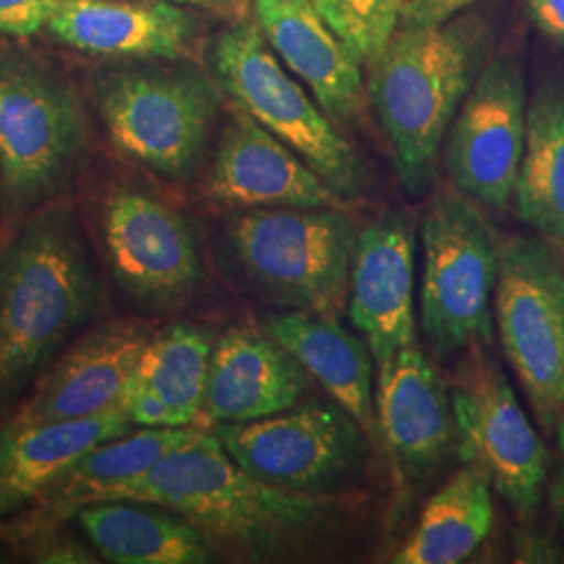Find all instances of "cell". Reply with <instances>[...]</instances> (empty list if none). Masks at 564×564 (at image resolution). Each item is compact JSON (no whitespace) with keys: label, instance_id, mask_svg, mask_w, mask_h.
Masks as SVG:
<instances>
[{"label":"cell","instance_id":"ba28073f","mask_svg":"<svg viewBox=\"0 0 564 564\" xmlns=\"http://www.w3.org/2000/svg\"><path fill=\"white\" fill-rule=\"evenodd\" d=\"M214 67L235 105L289 144L337 195L354 197L362 191L358 153L302 84L282 69L258 23L239 21L224 30L214 44Z\"/></svg>","mask_w":564,"mask_h":564},{"label":"cell","instance_id":"836d02e7","mask_svg":"<svg viewBox=\"0 0 564 564\" xmlns=\"http://www.w3.org/2000/svg\"><path fill=\"white\" fill-rule=\"evenodd\" d=\"M556 431H558V442H561V449H563V454H564V414H563V419H561V423H558V429H556ZM561 498H563V502H564V475H563V487H561Z\"/></svg>","mask_w":564,"mask_h":564},{"label":"cell","instance_id":"e0dca14e","mask_svg":"<svg viewBox=\"0 0 564 564\" xmlns=\"http://www.w3.org/2000/svg\"><path fill=\"white\" fill-rule=\"evenodd\" d=\"M207 431L191 426H167L130 431L105 442L72 464L55 484L13 517L0 521V542L23 545L42 533L61 529L82 508L113 496L123 485L141 479L170 452L193 444Z\"/></svg>","mask_w":564,"mask_h":564},{"label":"cell","instance_id":"6da1fadb","mask_svg":"<svg viewBox=\"0 0 564 564\" xmlns=\"http://www.w3.org/2000/svg\"><path fill=\"white\" fill-rule=\"evenodd\" d=\"M107 500L163 506L193 524L214 556L239 563L300 554L335 523L343 506L337 494H297L253 477L212 431L170 452Z\"/></svg>","mask_w":564,"mask_h":564},{"label":"cell","instance_id":"1f68e13d","mask_svg":"<svg viewBox=\"0 0 564 564\" xmlns=\"http://www.w3.org/2000/svg\"><path fill=\"white\" fill-rule=\"evenodd\" d=\"M531 21L550 41L564 46V0H524Z\"/></svg>","mask_w":564,"mask_h":564},{"label":"cell","instance_id":"7402d4cb","mask_svg":"<svg viewBox=\"0 0 564 564\" xmlns=\"http://www.w3.org/2000/svg\"><path fill=\"white\" fill-rule=\"evenodd\" d=\"M214 339L193 324H167L149 335L121 408L149 429L191 426L205 410Z\"/></svg>","mask_w":564,"mask_h":564},{"label":"cell","instance_id":"44dd1931","mask_svg":"<svg viewBox=\"0 0 564 564\" xmlns=\"http://www.w3.org/2000/svg\"><path fill=\"white\" fill-rule=\"evenodd\" d=\"M312 377L262 328L235 326L214 341L203 414L214 424L249 423L297 405Z\"/></svg>","mask_w":564,"mask_h":564},{"label":"cell","instance_id":"603a6c76","mask_svg":"<svg viewBox=\"0 0 564 564\" xmlns=\"http://www.w3.org/2000/svg\"><path fill=\"white\" fill-rule=\"evenodd\" d=\"M260 328L295 356L307 375L362 426L370 440L379 437L372 354L364 339L339 323L337 314L282 310L265 314Z\"/></svg>","mask_w":564,"mask_h":564},{"label":"cell","instance_id":"f546056e","mask_svg":"<svg viewBox=\"0 0 564 564\" xmlns=\"http://www.w3.org/2000/svg\"><path fill=\"white\" fill-rule=\"evenodd\" d=\"M20 547L34 563L93 564L99 561L90 547L63 533V529L42 533Z\"/></svg>","mask_w":564,"mask_h":564},{"label":"cell","instance_id":"277c9868","mask_svg":"<svg viewBox=\"0 0 564 564\" xmlns=\"http://www.w3.org/2000/svg\"><path fill=\"white\" fill-rule=\"evenodd\" d=\"M358 228L339 207H260L224 224V268L281 310L337 314L349 295Z\"/></svg>","mask_w":564,"mask_h":564},{"label":"cell","instance_id":"d6986e66","mask_svg":"<svg viewBox=\"0 0 564 564\" xmlns=\"http://www.w3.org/2000/svg\"><path fill=\"white\" fill-rule=\"evenodd\" d=\"M48 30L90 55L176 61L197 53L203 23L172 0H63Z\"/></svg>","mask_w":564,"mask_h":564},{"label":"cell","instance_id":"ac0fdd59","mask_svg":"<svg viewBox=\"0 0 564 564\" xmlns=\"http://www.w3.org/2000/svg\"><path fill=\"white\" fill-rule=\"evenodd\" d=\"M205 195L237 209L260 207H339L337 195L321 174L241 107L224 128Z\"/></svg>","mask_w":564,"mask_h":564},{"label":"cell","instance_id":"cb8c5ba5","mask_svg":"<svg viewBox=\"0 0 564 564\" xmlns=\"http://www.w3.org/2000/svg\"><path fill=\"white\" fill-rule=\"evenodd\" d=\"M132 429L121 405L78 421L4 426L0 433V521L32 505L93 447Z\"/></svg>","mask_w":564,"mask_h":564},{"label":"cell","instance_id":"7a4b0ae2","mask_svg":"<svg viewBox=\"0 0 564 564\" xmlns=\"http://www.w3.org/2000/svg\"><path fill=\"white\" fill-rule=\"evenodd\" d=\"M101 310V282L72 207H42L0 260V408L39 381Z\"/></svg>","mask_w":564,"mask_h":564},{"label":"cell","instance_id":"5bb4252c","mask_svg":"<svg viewBox=\"0 0 564 564\" xmlns=\"http://www.w3.org/2000/svg\"><path fill=\"white\" fill-rule=\"evenodd\" d=\"M151 333L132 318L90 328L48 366L7 426L78 421L118 408Z\"/></svg>","mask_w":564,"mask_h":564},{"label":"cell","instance_id":"30bf717a","mask_svg":"<svg viewBox=\"0 0 564 564\" xmlns=\"http://www.w3.org/2000/svg\"><path fill=\"white\" fill-rule=\"evenodd\" d=\"M228 456L265 484L297 494H333L362 470L368 435L337 403H297L212 431Z\"/></svg>","mask_w":564,"mask_h":564},{"label":"cell","instance_id":"8fae6325","mask_svg":"<svg viewBox=\"0 0 564 564\" xmlns=\"http://www.w3.org/2000/svg\"><path fill=\"white\" fill-rule=\"evenodd\" d=\"M456 452L481 468L512 510L529 514L544 498L547 449L512 384L484 347L466 354L452 387Z\"/></svg>","mask_w":564,"mask_h":564},{"label":"cell","instance_id":"9c48e42d","mask_svg":"<svg viewBox=\"0 0 564 564\" xmlns=\"http://www.w3.org/2000/svg\"><path fill=\"white\" fill-rule=\"evenodd\" d=\"M494 318L506 360L547 431L564 414V270L550 245L510 237L498 245Z\"/></svg>","mask_w":564,"mask_h":564},{"label":"cell","instance_id":"ffe728a7","mask_svg":"<svg viewBox=\"0 0 564 564\" xmlns=\"http://www.w3.org/2000/svg\"><path fill=\"white\" fill-rule=\"evenodd\" d=\"M263 39L310 88L333 121L360 120L366 109L362 63L328 28L312 0H251Z\"/></svg>","mask_w":564,"mask_h":564},{"label":"cell","instance_id":"d4e9b609","mask_svg":"<svg viewBox=\"0 0 564 564\" xmlns=\"http://www.w3.org/2000/svg\"><path fill=\"white\" fill-rule=\"evenodd\" d=\"M107 563L205 564L216 556L193 524L142 500H105L74 517Z\"/></svg>","mask_w":564,"mask_h":564},{"label":"cell","instance_id":"4fadbf2b","mask_svg":"<svg viewBox=\"0 0 564 564\" xmlns=\"http://www.w3.org/2000/svg\"><path fill=\"white\" fill-rule=\"evenodd\" d=\"M527 80L517 55L487 61L445 134L444 162L454 188L505 212L514 199L527 142Z\"/></svg>","mask_w":564,"mask_h":564},{"label":"cell","instance_id":"484cf974","mask_svg":"<svg viewBox=\"0 0 564 564\" xmlns=\"http://www.w3.org/2000/svg\"><path fill=\"white\" fill-rule=\"evenodd\" d=\"M491 484L475 464H464L426 502L421 521L393 564H458L484 544L494 524Z\"/></svg>","mask_w":564,"mask_h":564},{"label":"cell","instance_id":"2e32d148","mask_svg":"<svg viewBox=\"0 0 564 564\" xmlns=\"http://www.w3.org/2000/svg\"><path fill=\"white\" fill-rule=\"evenodd\" d=\"M379 437L402 481H429L456 449L452 393L437 366L412 343L379 366Z\"/></svg>","mask_w":564,"mask_h":564},{"label":"cell","instance_id":"52a82bcc","mask_svg":"<svg viewBox=\"0 0 564 564\" xmlns=\"http://www.w3.org/2000/svg\"><path fill=\"white\" fill-rule=\"evenodd\" d=\"M421 245V328L433 354L449 360L489 345L498 242L481 207L445 191L424 216Z\"/></svg>","mask_w":564,"mask_h":564},{"label":"cell","instance_id":"3957f363","mask_svg":"<svg viewBox=\"0 0 564 564\" xmlns=\"http://www.w3.org/2000/svg\"><path fill=\"white\" fill-rule=\"evenodd\" d=\"M487 41V21L458 13L435 25L398 28L368 65V99L412 195L435 178L445 134L484 67Z\"/></svg>","mask_w":564,"mask_h":564},{"label":"cell","instance_id":"4dcf8cb0","mask_svg":"<svg viewBox=\"0 0 564 564\" xmlns=\"http://www.w3.org/2000/svg\"><path fill=\"white\" fill-rule=\"evenodd\" d=\"M477 0H412L403 11L400 28H423L452 20Z\"/></svg>","mask_w":564,"mask_h":564},{"label":"cell","instance_id":"d6a6232c","mask_svg":"<svg viewBox=\"0 0 564 564\" xmlns=\"http://www.w3.org/2000/svg\"><path fill=\"white\" fill-rule=\"evenodd\" d=\"M172 2L186 4V7L199 9V11H207V13H214V15H220V18L239 21L247 18L249 7H251V0H172Z\"/></svg>","mask_w":564,"mask_h":564},{"label":"cell","instance_id":"9a60e30c","mask_svg":"<svg viewBox=\"0 0 564 564\" xmlns=\"http://www.w3.org/2000/svg\"><path fill=\"white\" fill-rule=\"evenodd\" d=\"M416 224L387 212L358 232L349 274V321L383 366L416 343Z\"/></svg>","mask_w":564,"mask_h":564},{"label":"cell","instance_id":"7c38bea8","mask_svg":"<svg viewBox=\"0 0 564 564\" xmlns=\"http://www.w3.org/2000/svg\"><path fill=\"white\" fill-rule=\"evenodd\" d=\"M99 230L109 274L134 310L172 312L199 289L197 235L167 203L132 186H116L102 199Z\"/></svg>","mask_w":564,"mask_h":564},{"label":"cell","instance_id":"4316f807","mask_svg":"<svg viewBox=\"0 0 564 564\" xmlns=\"http://www.w3.org/2000/svg\"><path fill=\"white\" fill-rule=\"evenodd\" d=\"M517 214L545 242L564 251V88L544 84L527 111Z\"/></svg>","mask_w":564,"mask_h":564},{"label":"cell","instance_id":"5b68a950","mask_svg":"<svg viewBox=\"0 0 564 564\" xmlns=\"http://www.w3.org/2000/svg\"><path fill=\"white\" fill-rule=\"evenodd\" d=\"M88 158V126L72 86L32 59L0 61V202L7 220L65 193Z\"/></svg>","mask_w":564,"mask_h":564},{"label":"cell","instance_id":"83f0119b","mask_svg":"<svg viewBox=\"0 0 564 564\" xmlns=\"http://www.w3.org/2000/svg\"><path fill=\"white\" fill-rule=\"evenodd\" d=\"M328 28L368 67L383 53L412 0H312Z\"/></svg>","mask_w":564,"mask_h":564},{"label":"cell","instance_id":"f1b7e54d","mask_svg":"<svg viewBox=\"0 0 564 564\" xmlns=\"http://www.w3.org/2000/svg\"><path fill=\"white\" fill-rule=\"evenodd\" d=\"M63 0H0V34H36L59 11Z\"/></svg>","mask_w":564,"mask_h":564},{"label":"cell","instance_id":"8992f818","mask_svg":"<svg viewBox=\"0 0 564 564\" xmlns=\"http://www.w3.org/2000/svg\"><path fill=\"white\" fill-rule=\"evenodd\" d=\"M97 107L123 155L170 181L202 163L223 105V86L195 67H130L97 84Z\"/></svg>","mask_w":564,"mask_h":564}]
</instances>
